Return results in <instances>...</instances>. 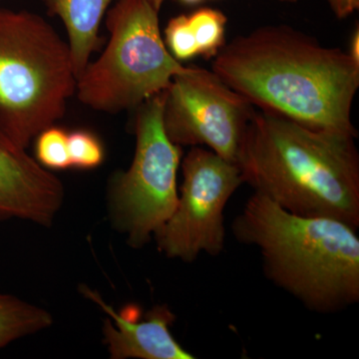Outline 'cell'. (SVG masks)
<instances>
[{"instance_id":"1","label":"cell","mask_w":359,"mask_h":359,"mask_svg":"<svg viewBox=\"0 0 359 359\" xmlns=\"http://www.w3.org/2000/svg\"><path fill=\"white\" fill-rule=\"evenodd\" d=\"M212 71L252 106L320 131L358 138L351 108L359 62L287 25L264 26L233 39Z\"/></svg>"},{"instance_id":"2","label":"cell","mask_w":359,"mask_h":359,"mask_svg":"<svg viewBox=\"0 0 359 359\" xmlns=\"http://www.w3.org/2000/svg\"><path fill=\"white\" fill-rule=\"evenodd\" d=\"M356 137L255 112L237 165L243 182L292 214L359 228Z\"/></svg>"},{"instance_id":"3","label":"cell","mask_w":359,"mask_h":359,"mask_svg":"<svg viewBox=\"0 0 359 359\" xmlns=\"http://www.w3.org/2000/svg\"><path fill=\"white\" fill-rule=\"evenodd\" d=\"M231 231L259 250L268 280L309 311L339 313L359 302V238L348 224L292 214L254 192Z\"/></svg>"},{"instance_id":"4","label":"cell","mask_w":359,"mask_h":359,"mask_svg":"<svg viewBox=\"0 0 359 359\" xmlns=\"http://www.w3.org/2000/svg\"><path fill=\"white\" fill-rule=\"evenodd\" d=\"M76 84L69 45L43 18L0 8V127L15 143L60 120Z\"/></svg>"},{"instance_id":"5","label":"cell","mask_w":359,"mask_h":359,"mask_svg":"<svg viewBox=\"0 0 359 359\" xmlns=\"http://www.w3.org/2000/svg\"><path fill=\"white\" fill-rule=\"evenodd\" d=\"M158 13L148 0H116L106 13L107 47L77 78L80 102L112 114L137 108L185 70L168 50Z\"/></svg>"},{"instance_id":"6","label":"cell","mask_w":359,"mask_h":359,"mask_svg":"<svg viewBox=\"0 0 359 359\" xmlns=\"http://www.w3.org/2000/svg\"><path fill=\"white\" fill-rule=\"evenodd\" d=\"M164 92L138 106L136 150L129 169L115 175L111 204L116 226L128 244L141 248L173 214L178 202L177 172L182 147L168 138L163 125Z\"/></svg>"},{"instance_id":"7","label":"cell","mask_w":359,"mask_h":359,"mask_svg":"<svg viewBox=\"0 0 359 359\" xmlns=\"http://www.w3.org/2000/svg\"><path fill=\"white\" fill-rule=\"evenodd\" d=\"M183 184L178 202L166 223L156 231L158 249L170 259L192 263L200 255L224 250V211L244 184L237 164L195 146L182 161Z\"/></svg>"},{"instance_id":"8","label":"cell","mask_w":359,"mask_h":359,"mask_svg":"<svg viewBox=\"0 0 359 359\" xmlns=\"http://www.w3.org/2000/svg\"><path fill=\"white\" fill-rule=\"evenodd\" d=\"M255 112L247 99L204 68L186 67L164 91L168 138L181 147L205 146L235 164Z\"/></svg>"},{"instance_id":"9","label":"cell","mask_w":359,"mask_h":359,"mask_svg":"<svg viewBox=\"0 0 359 359\" xmlns=\"http://www.w3.org/2000/svg\"><path fill=\"white\" fill-rule=\"evenodd\" d=\"M65 200V187L0 127V219L50 226Z\"/></svg>"},{"instance_id":"10","label":"cell","mask_w":359,"mask_h":359,"mask_svg":"<svg viewBox=\"0 0 359 359\" xmlns=\"http://www.w3.org/2000/svg\"><path fill=\"white\" fill-rule=\"evenodd\" d=\"M82 294L109 314L113 321H104L103 334L113 359H194L172 334L176 316L169 306H156L146 313L145 320H132L130 309L118 313L103 301L101 295L86 285Z\"/></svg>"},{"instance_id":"11","label":"cell","mask_w":359,"mask_h":359,"mask_svg":"<svg viewBox=\"0 0 359 359\" xmlns=\"http://www.w3.org/2000/svg\"><path fill=\"white\" fill-rule=\"evenodd\" d=\"M49 14L62 20L68 34L71 60L76 78L99 49L101 21L114 0H40Z\"/></svg>"},{"instance_id":"12","label":"cell","mask_w":359,"mask_h":359,"mask_svg":"<svg viewBox=\"0 0 359 359\" xmlns=\"http://www.w3.org/2000/svg\"><path fill=\"white\" fill-rule=\"evenodd\" d=\"M52 316L45 309L11 294H0V349L21 337L50 327Z\"/></svg>"},{"instance_id":"13","label":"cell","mask_w":359,"mask_h":359,"mask_svg":"<svg viewBox=\"0 0 359 359\" xmlns=\"http://www.w3.org/2000/svg\"><path fill=\"white\" fill-rule=\"evenodd\" d=\"M188 16V22L195 35L200 55L212 58L224 45L226 18L218 9L204 7Z\"/></svg>"},{"instance_id":"14","label":"cell","mask_w":359,"mask_h":359,"mask_svg":"<svg viewBox=\"0 0 359 359\" xmlns=\"http://www.w3.org/2000/svg\"><path fill=\"white\" fill-rule=\"evenodd\" d=\"M36 138L35 153L40 165L52 170L71 167L68 134L65 130L50 126L40 132Z\"/></svg>"},{"instance_id":"15","label":"cell","mask_w":359,"mask_h":359,"mask_svg":"<svg viewBox=\"0 0 359 359\" xmlns=\"http://www.w3.org/2000/svg\"><path fill=\"white\" fill-rule=\"evenodd\" d=\"M68 152L71 166L78 169H94L104 159L102 144L95 135L84 130L68 134Z\"/></svg>"},{"instance_id":"16","label":"cell","mask_w":359,"mask_h":359,"mask_svg":"<svg viewBox=\"0 0 359 359\" xmlns=\"http://www.w3.org/2000/svg\"><path fill=\"white\" fill-rule=\"evenodd\" d=\"M168 50L176 60H190L200 55L195 35L188 22V16H176L168 23L165 29Z\"/></svg>"},{"instance_id":"17","label":"cell","mask_w":359,"mask_h":359,"mask_svg":"<svg viewBox=\"0 0 359 359\" xmlns=\"http://www.w3.org/2000/svg\"><path fill=\"white\" fill-rule=\"evenodd\" d=\"M332 13L339 20H344L359 9V0H327Z\"/></svg>"},{"instance_id":"18","label":"cell","mask_w":359,"mask_h":359,"mask_svg":"<svg viewBox=\"0 0 359 359\" xmlns=\"http://www.w3.org/2000/svg\"><path fill=\"white\" fill-rule=\"evenodd\" d=\"M347 53L351 55V57L354 59L356 62H359V30L356 27L355 32H353V36L351 39V45H349V51Z\"/></svg>"},{"instance_id":"19","label":"cell","mask_w":359,"mask_h":359,"mask_svg":"<svg viewBox=\"0 0 359 359\" xmlns=\"http://www.w3.org/2000/svg\"><path fill=\"white\" fill-rule=\"evenodd\" d=\"M148 1L150 2V4H152L158 11H159L163 4H164L165 0H148Z\"/></svg>"},{"instance_id":"20","label":"cell","mask_w":359,"mask_h":359,"mask_svg":"<svg viewBox=\"0 0 359 359\" xmlns=\"http://www.w3.org/2000/svg\"><path fill=\"white\" fill-rule=\"evenodd\" d=\"M181 1L187 4H199L202 0H181Z\"/></svg>"},{"instance_id":"21","label":"cell","mask_w":359,"mask_h":359,"mask_svg":"<svg viewBox=\"0 0 359 359\" xmlns=\"http://www.w3.org/2000/svg\"><path fill=\"white\" fill-rule=\"evenodd\" d=\"M280 1L287 2V4H294V2H297V0H280Z\"/></svg>"}]
</instances>
